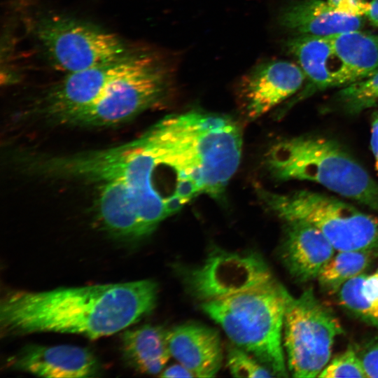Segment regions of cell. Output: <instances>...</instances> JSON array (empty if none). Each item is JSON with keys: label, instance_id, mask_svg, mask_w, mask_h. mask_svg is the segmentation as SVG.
<instances>
[{"label": "cell", "instance_id": "1", "mask_svg": "<svg viewBox=\"0 0 378 378\" xmlns=\"http://www.w3.org/2000/svg\"><path fill=\"white\" fill-rule=\"evenodd\" d=\"M151 279L43 291L10 290L0 302L2 336L36 332L76 334L95 340L118 332L155 308Z\"/></svg>", "mask_w": 378, "mask_h": 378}, {"label": "cell", "instance_id": "2", "mask_svg": "<svg viewBox=\"0 0 378 378\" xmlns=\"http://www.w3.org/2000/svg\"><path fill=\"white\" fill-rule=\"evenodd\" d=\"M143 137L159 164L174 172L178 183L192 180L201 193L214 197L223 192L240 162V127L223 115L192 111L169 115Z\"/></svg>", "mask_w": 378, "mask_h": 378}, {"label": "cell", "instance_id": "3", "mask_svg": "<svg viewBox=\"0 0 378 378\" xmlns=\"http://www.w3.org/2000/svg\"><path fill=\"white\" fill-rule=\"evenodd\" d=\"M30 161L29 169L41 176L125 183L148 235L167 217L164 198L153 181L159 163L141 136L115 148Z\"/></svg>", "mask_w": 378, "mask_h": 378}, {"label": "cell", "instance_id": "4", "mask_svg": "<svg viewBox=\"0 0 378 378\" xmlns=\"http://www.w3.org/2000/svg\"><path fill=\"white\" fill-rule=\"evenodd\" d=\"M265 161L278 180L317 183L378 212V183L331 139L302 135L281 140L270 148Z\"/></svg>", "mask_w": 378, "mask_h": 378}, {"label": "cell", "instance_id": "5", "mask_svg": "<svg viewBox=\"0 0 378 378\" xmlns=\"http://www.w3.org/2000/svg\"><path fill=\"white\" fill-rule=\"evenodd\" d=\"M286 289L274 281L224 298L202 302L203 312L231 342L256 358L275 377H288L283 346Z\"/></svg>", "mask_w": 378, "mask_h": 378}, {"label": "cell", "instance_id": "6", "mask_svg": "<svg viewBox=\"0 0 378 378\" xmlns=\"http://www.w3.org/2000/svg\"><path fill=\"white\" fill-rule=\"evenodd\" d=\"M259 193L267 207L279 218L312 224L336 251L378 249V218L346 202L309 190Z\"/></svg>", "mask_w": 378, "mask_h": 378}, {"label": "cell", "instance_id": "7", "mask_svg": "<svg viewBox=\"0 0 378 378\" xmlns=\"http://www.w3.org/2000/svg\"><path fill=\"white\" fill-rule=\"evenodd\" d=\"M173 70L166 59L155 54L146 64L113 83L92 104L53 118L78 126L122 122L167 97L173 83Z\"/></svg>", "mask_w": 378, "mask_h": 378}, {"label": "cell", "instance_id": "8", "mask_svg": "<svg viewBox=\"0 0 378 378\" xmlns=\"http://www.w3.org/2000/svg\"><path fill=\"white\" fill-rule=\"evenodd\" d=\"M342 326L309 288L298 297L286 293L283 346L287 367L298 378L318 377L330 360Z\"/></svg>", "mask_w": 378, "mask_h": 378}, {"label": "cell", "instance_id": "9", "mask_svg": "<svg viewBox=\"0 0 378 378\" xmlns=\"http://www.w3.org/2000/svg\"><path fill=\"white\" fill-rule=\"evenodd\" d=\"M36 34L50 64L67 74L110 62L127 54L124 44L113 34L62 16L41 19Z\"/></svg>", "mask_w": 378, "mask_h": 378}, {"label": "cell", "instance_id": "10", "mask_svg": "<svg viewBox=\"0 0 378 378\" xmlns=\"http://www.w3.org/2000/svg\"><path fill=\"white\" fill-rule=\"evenodd\" d=\"M180 272L188 293L202 303L259 288L275 281L263 258L252 251L215 249L201 264L185 267Z\"/></svg>", "mask_w": 378, "mask_h": 378}, {"label": "cell", "instance_id": "11", "mask_svg": "<svg viewBox=\"0 0 378 378\" xmlns=\"http://www.w3.org/2000/svg\"><path fill=\"white\" fill-rule=\"evenodd\" d=\"M155 54L127 53L116 60L68 73L46 98L48 113L53 116L92 104L113 83L146 64Z\"/></svg>", "mask_w": 378, "mask_h": 378}, {"label": "cell", "instance_id": "12", "mask_svg": "<svg viewBox=\"0 0 378 378\" xmlns=\"http://www.w3.org/2000/svg\"><path fill=\"white\" fill-rule=\"evenodd\" d=\"M305 80L300 66L292 62L258 64L241 78L237 87L242 113L251 119L260 117L300 90Z\"/></svg>", "mask_w": 378, "mask_h": 378}, {"label": "cell", "instance_id": "13", "mask_svg": "<svg viewBox=\"0 0 378 378\" xmlns=\"http://www.w3.org/2000/svg\"><path fill=\"white\" fill-rule=\"evenodd\" d=\"M9 363L15 370L50 378L91 377L100 368L91 351L72 345H27Z\"/></svg>", "mask_w": 378, "mask_h": 378}, {"label": "cell", "instance_id": "14", "mask_svg": "<svg viewBox=\"0 0 378 378\" xmlns=\"http://www.w3.org/2000/svg\"><path fill=\"white\" fill-rule=\"evenodd\" d=\"M281 255L290 275L299 282L316 279L336 250L324 234L302 220L286 221Z\"/></svg>", "mask_w": 378, "mask_h": 378}, {"label": "cell", "instance_id": "15", "mask_svg": "<svg viewBox=\"0 0 378 378\" xmlns=\"http://www.w3.org/2000/svg\"><path fill=\"white\" fill-rule=\"evenodd\" d=\"M171 356L195 377H212L218 372L223 352L218 332L197 323H186L167 330Z\"/></svg>", "mask_w": 378, "mask_h": 378}, {"label": "cell", "instance_id": "16", "mask_svg": "<svg viewBox=\"0 0 378 378\" xmlns=\"http://www.w3.org/2000/svg\"><path fill=\"white\" fill-rule=\"evenodd\" d=\"M286 47L309 81L304 96L351 83L346 69L327 36H295L287 41Z\"/></svg>", "mask_w": 378, "mask_h": 378}, {"label": "cell", "instance_id": "17", "mask_svg": "<svg viewBox=\"0 0 378 378\" xmlns=\"http://www.w3.org/2000/svg\"><path fill=\"white\" fill-rule=\"evenodd\" d=\"M280 24L295 36H329L360 30L362 17L333 10L322 0H300L286 6L281 12Z\"/></svg>", "mask_w": 378, "mask_h": 378}, {"label": "cell", "instance_id": "18", "mask_svg": "<svg viewBox=\"0 0 378 378\" xmlns=\"http://www.w3.org/2000/svg\"><path fill=\"white\" fill-rule=\"evenodd\" d=\"M100 188L97 216L104 230L124 241H136L148 236L127 186L115 181L102 183Z\"/></svg>", "mask_w": 378, "mask_h": 378}, {"label": "cell", "instance_id": "19", "mask_svg": "<svg viewBox=\"0 0 378 378\" xmlns=\"http://www.w3.org/2000/svg\"><path fill=\"white\" fill-rule=\"evenodd\" d=\"M121 348L125 361L142 374L161 373L171 357L167 330L159 326L145 324L125 330Z\"/></svg>", "mask_w": 378, "mask_h": 378}, {"label": "cell", "instance_id": "20", "mask_svg": "<svg viewBox=\"0 0 378 378\" xmlns=\"http://www.w3.org/2000/svg\"><path fill=\"white\" fill-rule=\"evenodd\" d=\"M351 83L378 72V36L354 30L327 36Z\"/></svg>", "mask_w": 378, "mask_h": 378}, {"label": "cell", "instance_id": "21", "mask_svg": "<svg viewBox=\"0 0 378 378\" xmlns=\"http://www.w3.org/2000/svg\"><path fill=\"white\" fill-rule=\"evenodd\" d=\"M340 305L370 325L378 327V271L358 275L346 281L337 293Z\"/></svg>", "mask_w": 378, "mask_h": 378}, {"label": "cell", "instance_id": "22", "mask_svg": "<svg viewBox=\"0 0 378 378\" xmlns=\"http://www.w3.org/2000/svg\"><path fill=\"white\" fill-rule=\"evenodd\" d=\"M378 249L336 251L321 270L317 280L325 292L337 293L349 280L363 274Z\"/></svg>", "mask_w": 378, "mask_h": 378}, {"label": "cell", "instance_id": "23", "mask_svg": "<svg viewBox=\"0 0 378 378\" xmlns=\"http://www.w3.org/2000/svg\"><path fill=\"white\" fill-rule=\"evenodd\" d=\"M337 102L350 113H358L378 102V72L342 88Z\"/></svg>", "mask_w": 378, "mask_h": 378}, {"label": "cell", "instance_id": "24", "mask_svg": "<svg viewBox=\"0 0 378 378\" xmlns=\"http://www.w3.org/2000/svg\"><path fill=\"white\" fill-rule=\"evenodd\" d=\"M227 366L230 374L236 377H275L253 356L232 343L227 347Z\"/></svg>", "mask_w": 378, "mask_h": 378}, {"label": "cell", "instance_id": "25", "mask_svg": "<svg viewBox=\"0 0 378 378\" xmlns=\"http://www.w3.org/2000/svg\"><path fill=\"white\" fill-rule=\"evenodd\" d=\"M318 377L367 378V376L356 350L349 347L330 360Z\"/></svg>", "mask_w": 378, "mask_h": 378}, {"label": "cell", "instance_id": "26", "mask_svg": "<svg viewBox=\"0 0 378 378\" xmlns=\"http://www.w3.org/2000/svg\"><path fill=\"white\" fill-rule=\"evenodd\" d=\"M356 350L367 377L378 378V335L365 342Z\"/></svg>", "mask_w": 378, "mask_h": 378}, {"label": "cell", "instance_id": "27", "mask_svg": "<svg viewBox=\"0 0 378 378\" xmlns=\"http://www.w3.org/2000/svg\"><path fill=\"white\" fill-rule=\"evenodd\" d=\"M326 2L336 12L356 17L367 15L371 5L366 0H326Z\"/></svg>", "mask_w": 378, "mask_h": 378}, {"label": "cell", "instance_id": "28", "mask_svg": "<svg viewBox=\"0 0 378 378\" xmlns=\"http://www.w3.org/2000/svg\"><path fill=\"white\" fill-rule=\"evenodd\" d=\"M160 376L162 377H195L188 368L179 363L164 368Z\"/></svg>", "mask_w": 378, "mask_h": 378}, {"label": "cell", "instance_id": "29", "mask_svg": "<svg viewBox=\"0 0 378 378\" xmlns=\"http://www.w3.org/2000/svg\"><path fill=\"white\" fill-rule=\"evenodd\" d=\"M370 146L378 174V112L374 114L372 120Z\"/></svg>", "mask_w": 378, "mask_h": 378}, {"label": "cell", "instance_id": "30", "mask_svg": "<svg viewBox=\"0 0 378 378\" xmlns=\"http://www.w3.org/2000/svg\"><path fill=\"white\" fill-rule=\"evenodd\" d=\"M190 200L183 198L177 195H173L164 201V207L167 216H172L178 212Z\"/></svg>", "mask_w": 378, "mask_h": 378}, {"label": "cell", "instance_id": "31", "mask_svg": "<svg viewBox=\"0 0 378 378\" xmlns=\"http://www.w3.org/2000/svg\"><path fill=\"white\" fill-rule=\"evenodd\" d=\"M370 4V8L366 16L373 24L378 27V0H372Z\"/></svg>", "mask_w": 378, "mask_h": 378}]
</instances>
